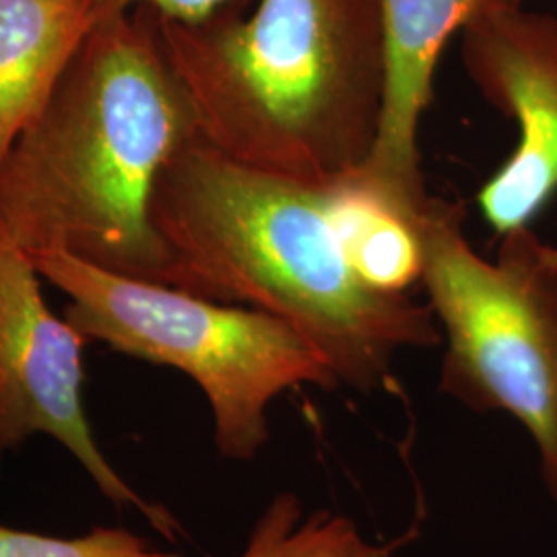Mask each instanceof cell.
<instances>
[{"label":"cell","mask_w":557,"mask_h":557,"mask_svg":"<svg viewBox=\"0 0 557 557\" xmlns=\"http://www.w3.org/2000/svg\"><path fill=\"white\" fill-rule=\"evenodd\" d=\"M158 27L197 135L223 156L317 188L372 156L388 83L380 0H259Z\"/></svg>","instance_id":"obj_3"},{"label":"cell","mask_w":557,"mask_h":557,"mask_svg":"<svg viewBox=\"0 0 557 557\" xmlns=\"http://www.w3.org/2000/svg\"><path fill=\"white\" fill-rule=\"evenodd\" d=\"M87 338L41 296L40 273L0 225V460L34 436L66 448L120 508H135L165 537L176 518L143 498L101 453L83 403Z\"/></svg>","instance_id":"obj_6"},{"label":"cell","mask_w":557,"mask_h":557,"mask_svg":"<svg viewBox=\"0 0 557 557\" xmlns=\"http://www.w3.org/2000/svg\"><path fill=\"white\" fill-rule=\"evenodd\" d=\"M66 298L64 319L87 341L193 380L211 407L221 457L246 462L271 438L269 407L298 386L341 384L289 324L246 306L126 277L60 250L29 255Z\"/></svg>","instance_id":"obj_4"},{"label":"cell","mask_w":557,"mask_h":557,"mask_svg":"<svg viewBox=\"0 0 557 557\" xmlns=\"http://www.w3.org/2000/svg\"><path fill=\"white\" fill-rule=\"evenodd\" d=\"M549 257H552V260L557 264V246H549Z\"/></svg>","instance_id":"obj_14"},{"label":"cell","mask_w":557,"mask_h":557,"mask_svg":"<svg viewBox=\"0 0 557 557\" xmlns=\"http://www.w3.org/2000/svg\"><path fill=\"white\" fill-rule=\"evenodd\" d=\"M462 221L460 205L436 197L421 215V285L446 338L440 391L517 419L557 499V264L531 227L502 236L485 259Z\"/></svg>","instance_id":"obj_5"},{"label":"cell","mask_w":557,"mask_h":557,"mask_svg":"<svg viewBox=\"0 0 557 557\" xmlns=\"http://www.w3.org/2000/svg\"><path fill=\"white\" fill-rule=\"evenodd\" d=\"M246 0H91L94 25L137 7H149L160 17L180 23H200L211 20L221 11L239 9Z\"/></svg>","instance_id":"obj_13"},{"label":"cell","mask_w":557,"mask_h":557,"mask_svg":"<svg viewBox=\"0 0 557 557\" xmlns=\"http://www.w3.org/2000/svg\"><path fill=\"white\" fill-rule=\"evenodd\" d=\"M460 60L481 98L515 120L518 143L479 188L499 238L531 227L557 195V17L527 7L460 32Z\"/></svg>","instance_id":"obj_7"},{"label":"cell","mask_w":557,"mask_h":557,"mask_svg":"<svg viewBox=\"0 0 557 557\" xmlns=\"http://www.w3.org/2000/svg\"><path fill=\"white\" fill-rule=\"evenodd\" d=\"M0 557H195L161 552L122 527H96L85 535L57 537L0 522Z\"/></svg>","instance_id":"obj_12"},{"label":"cell","mask_w":557,"mask_h":557,"mask_svg":"<svg viewBox=\"0 0 557 557\" xmlns=\"http://www.w3.org/2000/svg\"><path fill=\"white\" fill-rule=\"evenodd\" d=\"M354 520L329 510L304 517L296 494L281 492L269 502L239 557H384Z\"/></svg>","instance_id":"obj_11"},{"label":"cell","mask_w":557,"mask_h":557,"mask_svg":"<svg viewBox=\"0 0 557 557\" xmlns=\"http://www.w3.org/2000/svg\"><path fill=\"white\" fill-rule=\"evenodd\" d=\"M195 137L158 13L137 7L100 21L0 163V225L27 255L60 250L161 283L151 193Z\"/></svg>","instance_id":"obj_2"},{"label":"cell","mask_w":557,"mask_h":557,"mask_svg":"<svg viewBox=\"0 0 557 557\" xmlns=\"http://www.w3.org/2000/svg\"><path fill=\"white\" fill-rule=\"evenodd\" d=\"M91 27V0H0V163Z\"/></svg>","instance_id":"obj_9"},{"label":"cell","mask_w":557,"mask_h":557,"mask_svg":"<svg viewBox=\"0 0 557 557\" xmlns=\"http://www.w3.org/2000/svg\"><path fill=\"white\" fill-rule=\"evenodd\" d=\"M386 27L388 83L379 139L359 168L403 205L421 213L430 200L421 172L419 126L434 96L446 44L462 29L527 0H380Z\"/></svg>","instance_id":"obj_8"},{"label":"cell","mask_w":557,"mask_h":557,"mask_svg":"<svg viewBox=\"0 0 557 557\" xmlns=\"http://www.w3.org/2000/svg\"><path fill=\"white\" fill-rule=\"evenodd\" d=\"M324 197L343 252L361 281L384 294H407L421 283L423 213L398 205L359 168L324 186Z\"/></svg>","instance_id":"obj_10"},{"label":"cell","mask_w":557,"mask_h":557,"mask_svg":"<svg viewBox=\"0 0 557 557\" xmlns=\"http://www.w3.org/2000/svg\"><path fill=\"white\" fill-rule=\"evenodd\" d=\"M149 218L165 252L163 285L283 320L358 393L384 388L400 351L442 343L430 306L359 278L324 188L195 137L161 170Z\"/></svg>","instance_id":"obj_1"}]
</instances>
